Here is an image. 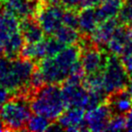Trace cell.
<instances>
[{
  "label": "cell",
  "mask_w": 132,
  "mask_h": 132,
  "mask_svg": "<svg viewBox=\"0 0 132 132\" xmlns=\"http://www.w3.org/2000/svg\"><path fill=\"white\" fill-rule=\"evenodd\" d=\"M35 70L36 65L34 61L21 57L11 60L10 69L0 85L12 94L26 95L25 93L30 92V80Z\"/></svg>",
  "instance_id": "cell-4"
},
{
  "label": "cell",
  "mask_w": 132,
  "mask_h": 132,
  "mask_svg": "<svg viewBox=\"0 0 132 132\" xmlns=\"http://www.w3.org/2000/svg\"><path fill=\"white\" fill-rule=\"evenodd\" d=\"M51 121L47 118L44 117L39 114H35L34 116H31L29 121L26 125V130L29 131H46L49 130L51 126Z\"/></svg>",
  "instance_id": "cell-19"
},
{
  "label": "cell",
  "mask_w": 132,
  "mask_h": 132,
  "mask_svg": "<svg viewBox=\"0 0 132 132\" xmlns=\"http://www.w3.org/2000/svg\"><path fill=\"white\" fill-rule=\"evenodd\" d=\"M6 1H8V0H1V2H2V3H4V2H6Z\"/></svg>",
  "instance_id": "cell-32"
},
{
  "label": "cell",
  "mask_w": 132,
  "mask_h": 132,
  "mask_svg": "<svg viewBox=\"0 0 132 132\" xmlns=\"http://www.w3.org/2000/svg\"><path fill=\"white\" fill-rule=\"evenodd\" d=\"M67 45L56 39L54 36H50V38L45 39V47H46V54L47 57H52L58 54L59 52L63 50Z\"/></svg>",
  "instance_id": "cell-21"
},
{
  "label": "cell",
  "mask_w": 132,
  "mask_h": 132,
  "mask_svg": "<svg viewBox=\"0 0 132 132\" xmlns=\"http://www.w3.org/2000/svg\"><path fill=\"white\" fill-rule=\"evenodd\" d=\"M112 115L113 113L107 102H103L87 110L85 113V122L87 129L94 132L105 131Z\"/></svg>",
  "instance_id": "cell-8"
},
{
  "label": "cell",
  "mask_w": 132,
  "mask_h": 132,
  "mask_svg": "<svg viewBox=\"0 0 132 132\" xmlns=\"http://www.w3.org/2000/svg\"><path fill=\"white\" fill-rule=\"evenodd\" d=\"M56 39H58L60 42H62L66 45H71V44H77V42L80 39V32L78 29L70 27L63 24L54 35Z\"/></svg>",
  "instance_id": "cell-18"
},
{
  "label": "cell",
  "mask_w": 132,
  "mask_h": 132,
  "mask_svg": "<svg viewBox=\"0 0 132 132\" xmlns=\"http://www.w3.org/2000/svg\"><path fill=\"white\" fill-rule=\"evenodd\" d=\"M66 9H70L74 11H80L82 9V1L83 0H60Z\"/></svg>",
  "instance_id": "cell-26"
},
{
  "label": "cell",
  "mask_w": 132,
  "mask_h": 132,
  "mask_svg": "<svg viewBox=\"0 0 132 132\" xmlns=\"http://www.w3.org/2000/svg\"><path fill=\"white\" fill-rule=\"evenodd\" d=\"M57 125L67 131H88L85 122V110L78 107H70L57 119Z\"/></svg>",
  "instance_id": "cell-9"
},
{
  "label": "cell",
  "mask_w": 132,
  "mask_h": 132,
  "mask_svg": "<svg viewBox=\"0 0 132 132\" xmlns=\"http://www.w3.org/2000/svg\"><path fill=\"white\" fill-rule=\"evenodd\" d=\"M125 129L132 131V108L125 115Z\"/></svg>",
  "instance_id": "cell-29"
},
{
  "label": "cell",
  "mask_w": 132,
  "mask_h": 132,
  "mask_svg": "<svg viewBox=\"0 0 132 132\" xmlns=\"http://www.w3.org/2000/svg\"><path fill=\"white\" fill-rule=\"evenodd\" d=\"M3 4L6 11L12 13L19 19L33 16L37 8V1L34 0H8Z\"/></svg>",
  "instance_id": "cell-12"
},
{
  "label": "cell",
  "mask_w": 132,
  "mask_h": 132,
  "mask_svg": "<svg viewBox=\"0 0 132 132\" xmlns=\"http://www.w3.org/2000/svg\"><path fill=\"white\" fill-rule=\"evenodd\" d=\"M10 65H11V60L0 54V82L6 76L8 70L10 69Z\"/></svg>",
  "instance_id": "cell-24"
},
{
  "label": "cell",
  "mask_w": 132,
  "mask_h": 132,
  "mask_svg": "<svg viewBox=\"0 0 132 132\" xmlns=\"http://www.w3.org/2000/svg\"><path fill=\"white\" fill-rule=\"evenodd\" d=\"M66 8L61 3L45 0L38 2L34 19H36L46 35L53 36L63 25V18Z\"/></svg>",
  "instance_id": "cell-6"
},
{
  "label": "cell",
  "mask_w": 132,
  "mask_h": 132,
  "mask_svg": "<svg viewBox=\"0 0 132 132\" xmlns=\"http://www.w3.org/2000/svg\"><path fill=\"white\" fill-rule=\"evenodd\" d=\"M126 26L122 25L121 23L119 24L113 36L111 37L109 42L105 45L106 50L112 55L122 56L125 50V35H126Z\"/></svg>",
  "instance_id": "cell-16"
},
{
  "label": "cell",
  "mask_w": 132,
  "mask_h": 132,
  "mask_svg": "<svg viewBox=\"0 0 132 132\" xmlns=\"http://www.w3.org/2000/svg\"><path fill=\"white\" fill-rule=\"evenodd\" d=\"M20 57L31 61H40L47 57L45 39L38 43H25L20 51Z\"/></svg>",
  "instance_id": "cell-17"
},
{
  "label": "cell",
  "mask_w": 132,
  "mask_h": 132,
  "mask_svg": "<svg viewBox=\"0 0 132 132\" xmlns=\"http://www.w3.org/2000/svg\"><path fill=\"white\" fill-rule=\"evenodd\" d=\"M28 98L32 112L50 121H56L67 108L59 84L43 85L30 93Z\"/></svg>",
  "instance_id": "cell-2"
},
{
  "label": "cell",
  "mask_w": 132,
  "mask_h": 132,
  "mask_svg": "<svg viewBox=\"0 0 132 132\" xmlns=\"http://www.w3.org/2000/svg\"><path fill=\"white\" fill-rule=\"evenodd\" d=\"M101 74L104 90L108 95L127 88L130 76L125 69L120 56L112 54L108 56Z\"/></svg>",
  "instance_id": "cell-5"
},
{
  "label": "cell",
  "mask_w": 132,
  "mask_h": 132,
  "mask_svg": "<svg viewBox=\"0 0 132 132\" xmlns=\"http://www.w3.org/2000/svg\"><path fill=\"white\" fill-rule=\"evenodd\" d=\"M77 11L66 9L64 13V18H63V24L67 26H70L75 29H78V14Z\"/></svg>",
  "instance_id": "cell-23"
},
{
  "label": "cell",
  "mask_w": 132,
  "mask_h": 132,
  "mask_svg": "<svg viewBox=\"0 0 132 132\" xmlns=\"http://www.w3.org/2000/svg\"><path fill=\"white\" fill-rule=\"evenodd\" d=\"M102 2V0H83L82 9L84 8H95Z\"/></svg>",
  "instance_id": "cell-28"
},
{
  "label": "cell",
  "mask_w": 132,
  "mask_h": 132,
  "mask_svg": "<svg viewBox=\"0 0 132 132\" xmlns=\"http://www.w3.org/2000/svg\"><path fill=\"white\" fill-rule=\"evenodd\" d=\"M107 55L100 47H97L93 44H81L80 62L85 74H93L101 72L105 66Z\"/></svg>",
  "instance_id": "cell-7"
},
{
  "label": "cell",
  "mask_w": 132,
  "mask_h": 132,
  "mask_svg": "<svg viewBox=\"0 0 132 132\" xmlns=\"http://www.w3.org/2000/svg\"><path fill=\"white\" fill-rule=\"evenodd\" d=\"M107 103L113 114L125 115L132 108V97L127 91L121 90L108 95Z\"/></svg>",
  "instance_id": "cell-14"
},
{
  "label": "cell",
  "mask_w": 132,
  "mask_h": 132,
  "mask_svg": "<svg viewBox=\"0 0 132 132\" xmlns=\"http://www.w3.org/2000/svg\"><path fill=\"white\" fill-rule=\"evenodd\" d=\"M120 23L126 27H132V0H123L118 15Z\"/></svg>",
  "instance_id": "cell-20"
},
{
  "label": "cell",
  "mask_w": 132,
  "mask_h": 132,
  "mask_svg": "<svg viewBox=\"0 0 132 132\" xmlns=\"http://www.w3.org/2000/svg\"><path fill=\"white\" fill-rule=\"evenodd\" d=\"M127 92L129 93V95H131V97H132V78L129 79V82H128V84H127Z\"/></svg>",
  "instance_id": "cell-30"
},
{
  "label": "cell",
  "mask_w": 132,
  "mask_h": 132,
  "mask_svg": "<svg viewBox=\"0 0 132 132\" xmlns=\"http://www.w3.org/2000/svg\"><path fill=\"white\" fill-rule=\"evenodd\" d=\"M121 62L125 66V69L126 70L129 76H132V54L122 56Z\"/></svg>",
  "instance_id": "cell-27"
},
{
  "label": "cell",
  "mask_w": 132,
  "mask_h": 132,
  "mask_svg": "<svg viewBox=\"0 0 132 132\" xmlns=\"http://www.w3.org/2000/svg\"><path fill=\"white\" fill-rule=\"evenodd\" d=\"M30 101L26 95L18 94L0 106V119L6 130H26V125L32 116Z\"/></svg>",
  "instance_id": "cell-3"
},
{
  "label": "cell",
  "mask_w": 132,
  "mask_h": 132,
  "mask_svg": "<svg viewBox=\"0 0 132 132\" xmlns=\"http://www.w3.org/2000/svg\"><path fill=\"white\" fill-rule=\"evenodd\" d=\"M120 24L119 19H110L101 21L95 28V30L89 35L91 44L97 47H105L107 43L113 36L115 30Z\"/></svg>",
  "instance_id": "cell-11"
},
{
  "label": "cell",
  "mask_w": 132,
  "mask_h": 132,
  "mask_svg": "<svg viewBox=\"0 0 132 132\" xmlns=\"http://www.w3.org/2000/svg\"><path fill=\"white\" fill-rule=\"evenodd\" d=\"M19 22L20 19L5 9L0 12V54L3 53L12 36L20 31Z\"/></svg>",
  "instance_id": "cell-10"
},
{
  "label": "cell",
  "mask_w": 132,
  "mask_h": 132,
  "mask_svg": "<svg viewBox=\"0 0 132 132\" xmlns=\"http://www.w3.org/2000/svg\"><path fill=\"white\" fill-rule=\"evenodd\" d=\"M132 54V27L126 28V35H125V50H123V55H128Z\"/></svg>",
  "instance_id": "cell-25"
},
{
  "label": "cell",
  "mask_w": 132,
  "mask_h": 132,
  "mask_svg": "<svg viewBox=\"0 0 132 132\" xmlns=\"http://www.w3.org/2000/svg\"><path fill=\"white\" fill-rule=\"evenodd\" d=\"M34 1H39V0H34Z\"/></svg>",
  "instance_id": "cell-33"
},
{
  "label": "cell",
  "mask_w": 132,
  "mask_h": 132,
  "mask_svg": "<svg viewBox=\"0 0 132 132\" xmlns=\"http://www.w3.org/2000/svg\"><path fill=\"white\" fill-rule=\"evenodd\" d=\"M81 45H67L58 54L40 60L37 69L44 84H61L71 73L83 70L80 62Z\"/></svg>",
  "instance_id": "cell-1"
},
{
  "label": "cell",
  "mask_w": 132,
  "mask_h": 132,
  "mask_svg": "<svg viewBox=\"0 0 132 132\" xmlns=\"http://www.w3.org/2000/svg\"><path fill=\"white\" fill-rule=\"evenodd\" d=\"M125 129V116L120 114H113L108 121V131H121Z\"/></svg>",
  "instance_id": "cell-22"
},
{
  "label": "cell",
  "mask_w": 132,
  "mask_h": 132,
  "mask_svg": "<svg viewBox=\"0 0 132 132\" xmlns=\"http://www.w3.org/2000/svg\"><path fill=\"white\" fill-rule=\"evenodd\" d=\"M19 29L25 43H38L44 39V32L34 16L20 19Z\"/></svg>",
  "instance_id": "cell-13"
},
{
  "label": "cell",
  "mask_w": 132,
  "mask_h": 132,
  "mask_svg": "<svg viewBox=\"0 0 132 132\" xmlns=\"http://www.w3.org/2000/svg\"><path fill=\"white\" fill-rule=\"evenodd\" d=\"M99 22L95 8H84L78 13V30L83 36L88 37Z\"/></svg>",
  "instance_id": "cell-15"
},
{
  "label": "cell",
  "mask_w": 132,
  "mask_h": 132,
  "mask_svg": "<svg viewBox=\"0 0 132 132\" xmlns=\"http://www.w3.org/2000/svg\"><path fill=\"white\" fill-rule=\"evenodd\" d=\"M4 130H6V129H5V126H4L3 122H2L1 119H0V132H1V131H4Z\"/></svg>",
  "instance_id": "cell-31"
}]
</instances>
